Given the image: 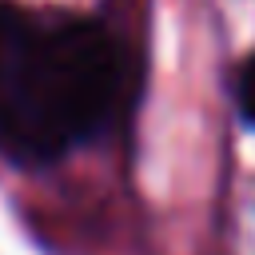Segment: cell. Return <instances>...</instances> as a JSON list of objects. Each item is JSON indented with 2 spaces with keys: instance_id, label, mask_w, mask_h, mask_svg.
Returning <instances> with one entry per match:
<instances>
[{
  "instance_id": "obj_1",
  "label": "cell",
  "mask_w": 255,
  "mask_h": 255,
  "mask_svg": "<svg viewBox=\"0 0 255 255\" xmlns=\"http://www.w3.org/2000/svg\"><path fill=\"white\" fill-rule=\"evenodd\" d=\"M131 56L96 16L0 0V151L52 163L128 108Z\"/></svg>"
},
{
  "instance_id": "obj_2",
  "label": "cell",
  "mask_w": 255,
  "mask_h": 255,
  "mask_svg": "<svg viewBox=\"0 0 255 255\" xmlns=\"http://www.w3.org/2000/svg\"><path fill=\"white\" fill-rule=\"evenodd\" d=\"M235 108H239L243 124L255 131V52L239 64V76H235Z\"/></svg>"
}]
</instances>
